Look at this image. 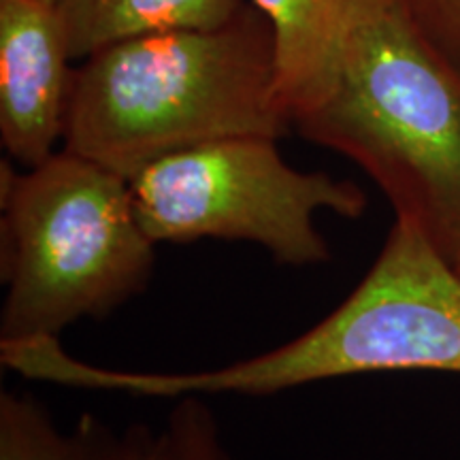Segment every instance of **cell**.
Here are the masks:
<instances>
[{"label":"cell","mask_w":460,"mask_h":460,"mask_svg":"<svg viewBox=\"0 0 460 460\" xmlns=\"http://www.w3.org/2000/svg\"><path fill=\"white\" fill-rule=\"evenodd\" d=\"M4 369L58 386L135 396H269L373 371L460 373V273L416 224L396 217L356 290L295 341L211 371L139 373L92 367L58 337L0 341Z\"/></svg>","instance_id":"1"},{"label":"cell","mask_w":460,"mask_h":460,"mask_svg":"<svg viewBox=\"0 0 460 460\" xmlns=\"http://www.w3.org/2000/svg\"><path fill=\"white\" fill-rule=\"evenodd\" d=\"M273 85V28L252 3L216 31L128 39L73 71L62 149L132 180L181 149L230 137L279 139L290 124Z\"/></svg>","instance_id":"2"},{"label":"cell","mask_w":460,"mask_h":460,"mask_svg":"<svg viewBox=\"0 0 460 460\" xmlns=\"http://www.w3.org/2000/svg\"><path fill=\"white\" fill-rule=\"evenodd\" d=\"M360 166L447 261L460 252V65L407 0H354L335 82L296 119Z\"/></svg>","instance_id":"3"},{"label":"cell","mask_w":460,"mask_h":460,"mask_svg":"<svg viewBox=\"0 0 460 460\" xmlns=\"http://www.w3.org/2000/svg\"><path fill=\"white\" fill-rule=\"evenodd\" d=\"M0 205V341L60 337L147 288L156 243L119 172L66 149L26 172L3 160Z\"/></svg>","instance_id":"4"},{"label":"cell","mask_w":460,"mask_h":460,"mask_svg":"<svg viewBox=\"0 0 460 460\" xmlns=\"http://www.w3.org/2000/svg\"><path fill=\"white\" fill-rule=\"evenodd\" d=\"M128 181L154 243L250 241L288 267L329 262V243L315 224L320 211L356 220L367 209L358 183L298 171L279 154L278 139L258 135L181 149Z\"/></svg>","instance_id":"5"},{"label":"cell","mask_w":460,"mask_h":460,"mask_svg":"<svg viewBox=\"0 0 460 460\" xmlns=\"http://www.w3.org/2000/svg\"><path fill=\"white\" fill-rule=\"evenodd\" d=\"M71 54L54 3L0 0V137L26 169L65 137Z\"/></svg>","instance_id":"6"},{"label":"cell","mask_w":460,"mask_h":460,"mask_svg":"<svg viewBox=\"0 0 460 460\" xmlns=\"http://www.w3.org/2000/svg\"><path fill=\"white\" fill-rule=\"evenodd\" d=\"M275 41V107L288 124L314 111L335 82L354 0H252Z\"/></svg>","instance_id":"7"},{"label":"cell","mask_w":460,"mask_h":460,"mask_svg":"<svg viewBox=\"0 0 460 460\" xmlns=\"http://www.w3.org/2000/svg\"><path fill=\"white\" fill-rule=\"evenodd\" d=\"M154 444L146 424L113 429L84 413L62 430L32 394H0V460H149Z\"/></svg>","instance_id":"8"},{"label":"cell","mask_w":460,"mask_h":460,"mask_svg":"<svg viewBox=\"0 0 460 460\" xmlns=\"http://www.w3.org/2000/svg\"><path fill=\"white\" fill-rule=\"evenodd\" d=\"M245 7V0H56L71 60L154 32L216 31Z\"/></svg>","instance_id":"9"},{"label":"cell","mask_w":460,"mask_h":460,"mask_svg":"<svg viewBox=\"0 0 460 460\" xmlns=\"http://www.w3.org/2000/svg\"><path fill=\"white\" fill-rule=\"evenodd\" d=\"M149 460H233L222 441L214 410L199 394L177 399L156 433Z\"/></svg>","instance_id":"10"},{"label":"cell","mask_w":460,"mask_h":460,"mask_svg":"<svg viewBox=\"0 0 460 460\" xmlns=\"http://www.w3.org/2000/svg\"><path fill=\"white\" fill-rule=\"evenodd\" d=\"M435 43L460 65V0H407Z\"/></svg>","instance_id":"11"},{"label":"cell","mask_w":460,"mask_h":460,"mask_svg":"<svg viewBox=\"0 0 460 460\" xmlns=\"http://www.w3.org/2000/svg\"><path fill=\"white\" fill-rule=\"evenodd\" d=\"M452 264L458 269V273H460V252L456 254V258H454V261H452Z\"/></svg>","instance_id":"12"},{"label":"cell","mask_w":460,"mask_h":460,"mask_svg":"<svg viewBox=\"0 0 460 460\" xmlns=\"http://www.w3.org/2000/svg\"><path fill=\"white\" fill-rule=\"evenodd\" d=\"M45 3H54L56 4V0H45Z\"/></svg>","instance_id":"13"}]
</instances>
